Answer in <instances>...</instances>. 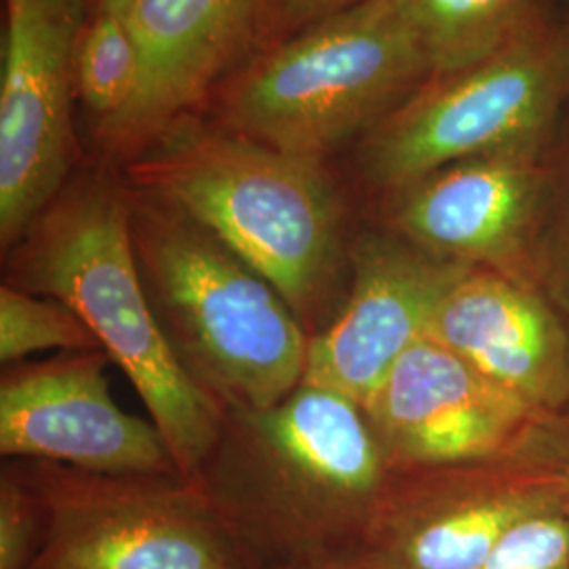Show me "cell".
<instances>
[{
    "mask_svg": "<svg viewBox=\"0 0 569 569\" xmlns=\"http://www.w3.org/2000/svg\"><path fill=\"white\" fill-rule=\"evenodd\" d=\"M387 453L359 403L302 382L264 409H226L197 472L249 569L350 557L387 486Z\"/></svg>",
    "mask_w": 569,
    "mask_h": 569,
    "instance_id": "6da1fadb",
    "label": "cell"
},
{
    "mask_svg": "<svg viewBox=\"0 0 569 569\" xmlns=\"http://www.w3.org/2000/svg\"><path fill=\"white\" fill-rule=\"evenodd\" d=\"M363 0H281V7L284 16L293 23H317Z\"/></svg>",
    "mask_w": 569,
    "mask_h": 569,
    "instance_id": "44dd1931",
    "label": "cell"
},
{
    "mask_svg": "<svg viewBox=\"0 0 569 569\" xmlns=\"http://www.w3.org/2000/svg\"><path fill=\"white\" fill-rule=\"evenodd\" d=\"M479 569H569L568 502L519 523Z\"/></svg>",
    "mask_w": 569,
    "mask_h": 569,
    "instance_id": "d6986e66",
    "label": "cell"
},
{
    "mask_svg": "<svg viewBox=\"0 0 569 569\" xmlns=\"http://www.w3.org/2000/svg\"><path fill=\"white\" fill-rule=\"evenodd\" d=\"M566 244L569 247V224L566 226Z\"/></svg>",
    "mask_w": 569,
    "mask_h": 569,
    "instance_id": "603a6c76",
    "label": "cell"
},
{
    "mask_svg": "<svg viewBox=\"0 0 569 569\" xmlns=\"http://www.w3.org/2000/svg\"><path fill=\"white\" fill-rule=\"evenodd\" d=\"M538 148L448 164L392 194L390 230L443 258L509 274L542 201Z\"/></svg>",
    "mask_w": 569,
    "mask_h": 569,
    "instance_id": "5bb4252c",
    "label": "cell"
},
{
    "mask_svg": "<svg viewBox=\"0 0 569 569\" xmlns=\"http://www.w3.org/2000/svg\"><path fill=\"white\" fill-rule=\"evenodd\" d=\"M37 496L32 569H249L201 488L182 475L4 460Z\"/></svg>",
    "mask_w": 569,
    "mask_h": 569,
    "instance_id": "52a82bcc",
    "label": "cell"
},
{
    "mask_svg": "<svg viewBox=\"0 0 569 569\" xmlns=\"http://www.w3.org/2000/svg\"><path fill=\"white\" fill-rule=\"evenodd\" d=\"M7 256L2 284L70 306L140 395L180 475L194 481L226 409L178 363L138 272L127 183L72 180Z\"/></svg>",
    "mask_w": 569,
    "mask_h": 569,
    "instance_id": "3957f363",
    "label": "cell"
},
{
    "mask_svg": "<svg viewBox=\"0 0 569 569\" xmlns=\"http://www.w3.org/2000/svg\"><path fill=\"white\" fill-rule=\"evenodd\" d=\"M363 411L390 468L515 460L549 420L428 336L407 348Z\"/></svg>",
    "mask_w": 569,
    "mask_h": 569,
    "instance_id": "30bf717a",
    "label": "cell"
},
{
    "mask_svg": "<svg viewBox=\"0 0 569 569\" xmlns=\"http://www.w3.org/2000/svg\"><path fill=\"white\" fill-rule=\"evenodd\" d=\"M140 74V49L129 13L100 7L96 20L82 26L77 44V91L84 106L102 117V133L136 100Z\"/></svg>",
    "mask_w": 569,
    "mask_h": 569,
    "instance_id": "e0dca14e",
    "label": "cell"
},
{
    "mask_svg": "<svg viewBox=\"0 0 569 569\" xmlns=\"http://www.w3.org/2000/svg\"><path fill=\"white\" fill-rule=\"evenodd\" d=\"M268 0H136L131 30L142 74L136 100L106 133L133 163L176 117L203 98L256 37Z\"/></svg>",
    "mask_w": 569,
    "mask_h": 569,
    "instance_id": "4fadbf2b",
    "label": "cell"
},
{
    "mask_svg": "<svg viewBox=\"0 0 569 569\" xmlns=\"http://www.w3.org/2000/svg\"><path fill=\"white\" fill-rule=\"evenodd\" d=\"M293 569H369L359 563L357 559L352 557H331V559H321V561H312V563H306L300 568Z\"/></svg>",
    "mask_w": 569,
    "mask_h": 569,
    "instance_id": "7402d4cb",
    "label": "cell"
},
{
    "mask_svg": "<svg viewBox=\"0 0 569 569\" xmlns=\"http://www.w3.org/2000/svg\"><path fill=\"white\" fill-rule=\"evenodd\" d=\"M568 34H569V30H568Z\"/></svg>",
    "mask_w": 569,
    "mask_h": 569,
    "instance_id": "d4e9b609",
    "label": "cell"
},
{
    "mask_svg": "<svg viewBox=\"0 0 569 569\" xmlns=\"http://www.w3.org/2000/svg\"><path fill=\"white\" fill-rule=\"evenodd\" d=\"M37 496L13 472L0 475V569H32L42 547Z\"/></svg>",
    "mask_w": 569,
    "mask_h": 569,
    "instance_id": "ffe728a7",
    "label": "cell"
},
{
    "mask_svg": "<svg viewBox=\"0 0 569 569\" xmlns=\"http://www.w3.org/2000/svg\"><path fill=\"white\" fill-rule=\"evenodd\" d=\"M472 268L479 266L432 253L392 230L355 237L345 300L310 338L302 382L363 407Z\"/></svg>",
    "mask_w": 569,
    "mask_h": 569,
    "instance_id": "8fae6325",
    "label": "cell"
},
{
    "mask_svg": "<svg viewBox=\"0 0 569 569\" xmlns=\"http://www.w3.org/2000/svg\"><path fill=\"white\" fill-rule=\"evenodd\" d=\"M103 350L81 317L60 300L0 284V361L20 363L34 352Z\"/></svg>",
    "mask_w": 569,
    "mask_h": 569,
    "instance_id": "ac0fdd59",
    "label": "cell"
},
{
    "mask_svg": "<svg viewBox=\"0 0 569 569\" xmlns=\"http://www.w3.org/2000/svg\"><path fill=\"white\" fill-rule=\"evenodd\" d=\"M430 79L392 0H363L279 47L244 74L228 127L244 138L323 161L371 129Z\"/></svg>",
    "mask_w": 569,
    "mask_h": 569,
    "instance_id": "5b68a950",
    "label": "cell"
},
{
    "mask_svg": "<svg viewBox=\"0 0 569 569\" xmlns=\"http://www.w3.org/2000/svg\"><path fill=\"white\" fill-rule=\"evenodd\" d=\"M569 498V468H390L352 559L369 569H479L519 523Z\"/></svg>",
    "mask_w": 569,
    "mask_h": 569,
    "instance_id": "ba28073f",
    "label": "cell"
},
{
    "mask_svg": "<svg viewBox=\"0 0 569 569\" xmlns=\"http://www.w3.org/2000/svg\"><path fill=\"white\" fill-rule=\"evenodd\" d=\"M138 272L183 371L224 409L302 385L310 336L283 296L194 218L127 183Z\"/></svg>",
    "mask_w": 569,
    "mask_h": 569,
    "instance_id": "277c9868",
    "label": "cell"
},
{
    "mask_svg": "<svg viewBox=\"0 0 569 569\" xmlns=\"http://www.w3.org/2000/svg\"><path fill=\"white\" fill-rule=\"evenodd\" d=\"M569 96V34L528 26L486 60L430 79L369 129L361 171L397 194L458 161L540 148Z\"/></svg>",
    "mask_w": 569,
    "mask_h": 569,
    "instance_id": "8992f818",
    "label": "cell"
},
{
    "mask_svg": "<svg viewBox=\"0 0 569 569\" xmlns=\"http://www.w3.org/2000/svg\"><path fill=\"white\" fill-rule=\"evenodd\" d=\"M568 512H569V498H568Z\"/></svg>",
    "mask_w": 569,
    "mask_h": 569,
    "instance_id": "cb8c5ba5",
    "label": "cell"
},
{
    "mask_svg": "<svg viewBox=\"0 0 569 569\" xmlns=\"http://www.w3.org/2000/svg\"><path fill=\"white\" fill-rule=\"evenodd\" d=\"M103 350L2 367L0 453L100 472L180 475L163 435L112 399Z\"/></svg>",
    "mask_w": 569,
    "mask_h": 569,
    "instance_id": "7c38bea8",
    "label": "cell"
},
{
    "mask_svg": "<svg viewBox=\"0 0 569 569\" xmlns=\"http://www.w3.org/2000/svg\"><path fill=\"white\" fill-rule=\"evenodd\" d=\"M427 60L430 79L460 72L512 41L533 0H392Z\"/></svg>",
    "mask_w": 569,
    "mask_h": 569,
    "instance_id": "2e32d148",
    "label": "cell"
},
{
    "mask_svg": "<svg viewBox=\"0 0 569 569\" xmlns=\"http://www.w3.org/2000/svg\"><path fill=\"white\" fill-rule=\"evenodd\" d=\"M124 183L176 204L239 253L310 338L338 312L352 241L323 161L178 121L127 164Z\"/></svg>",
    "mask_w": 569,
    "mask_h": 569,
    "instance_id": "7a4b0ae2",
    "label": "cell"
},
{
    "mask_svg": "<svg viewBox=\"0 0 569 569\" xmlns=\"http://www.w3.org/2000/svg\"><path fill=\"white\" fill-rule=\"evenodd\" d=\"M427 336L542 411L569 399L568 333L507 272L472 268L439 305Z\"/></svg>",
    "mask_w": 569,
    "mask_h": 569,
    "instance_id": "9a60e30c",
    "label": "cell"
},
{
    "mask_svg": "<svg viewBox=\"0 0 569 569\" xmlns=\"http://www.w3.org/2000/svg\"><path fill=\"white\" fill-rule=\"evenodd\" d=\"M82 0H4L0 247L9 253L70 180Z\"/></svg>",
    "mask_w": 569,
    "mask_h": 569,
    "instance_id": "9c48e42d",
    "label": "cell"
}]
</instances>
